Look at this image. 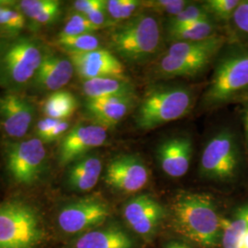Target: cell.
Here are the masks:
<instances>
[{
  "instance_id": "19",
  "label": "cell",
  "mask_w": 248,
  "mask_h": 248,
  "mask_svg": "<svg viewBox=\"0 0 248 248\" xmlns=\"http://www.w3.org/2000/svg\"><path fill=\"white\" fill-rule=\"evenodd\" d=\"M73 248H133V241L123 229L111 226L86 232L77 239Z\"/></svg>"
},
{
  "instance_id": "34",
  "label": "cell",
  "mask_w": 248,
  "mask_h": 248,
  "mask_svg": "<svg viewBox=\"0 0 248 248\" xmlns=\"http://www.w3.org/2000/svg\"><path fill=\"white\" fill-rule=\"evenodd\" d=\"M232 20L235 29L244 35L248 36V0L240 1Z\"/></svg>"
},
{
  "instance_id": "29",
  "label": "cell",
  "mask_w": 248,
  "mask_h": 248,
  "mask_svg": "<svg viewBox=\"0 0 248 248\" xmlns=\"http://www.w3.org/2000/svg\"><path fill=\"white\" fill-rule=\"evenodd\" d=\"M212 18H213L202 8V6L187 5L177 16L169 18L167 30L184 26L198 21L211 20Z\"/></svg>"
},
{
  "instance_id": "35",
  "label": "cell",
  "mask_w": 248,
  "mask_h": 248,
  "mask_svg": "<svg viewBox=\"0 0 248 248\" xmlns=\"http://www.w3.org/2000/svg\"><path fill=\"white\" fill-rule=\"evenodd\" d=\"M106 5V1L103 0H78L74 3L75 9L78 14L87 16L92 11L99 9Z\"/></svg>"
},
{
  "instance_id": "20",
  "label": "cell",
  "mask_w": 248,
  "mask_h": 248,
  "mask_svg": "<svg viewBox=\"0 0 248 248\" xmlns=\"http://www.w3.org/2000/svg\"><path fill=\"white\" fill-rule=\"evenodd\" d=\"M101 172L100 158L97 155H86L74 162L68 170V185L76 191H89L98 184Z\"/></svg>"
},
{
  "instance_id": "15",
  "label": "cell",
  "mask_w": 248,
  "mask_h": 248,
  "mask_svg": "<svg viewBox=\"0 0 248 248\" xmlns=\"http://www.w3.org/2000/svg\"><path fill=\"white\" fill-rule=\"evenodd\" d=\"M33 117V108L25 98L16 94L0 98V119L5 132L11 137L26 134Z\"/></svg>"
},
{
  "instance_id": "1",
  "label": "cell",
  "mask_w": 248,
  "mask_h": 248,
  "mask_svg": "<svg viewBox=\"0 0 248 248\" xmlns=\"http://www.w3.org/2000/svg\"><path fill=\"white\" fill-rule=\"evenodd\" d=\"M171 212L174 227L179 234L204 248L217 245L222 219L211 196L180 193L173 201Z\"/></svg>"
},
{
  "instance_id": "9",
  "label": "cell",
  "mask_w": 248,
  "mask_h": 248,
  "mask_svg": "<svg viewBox=\"0 0 248 248\" xmlns=\"http://www.w3.org/2000/svg\"><path fill=\"white\" fill-rule=\"evenodd\" d=\"M110 215L108 205L98 198H86L67 204L58 215L61 230L75 234L95 229Z\"/></svg>"
},
{
  "instance_id": "40",
  "label": "cell",
  "mask_w": 248,
  "mask_h": 248,
  "mask_svg": "<svg viewBox=\"0 0 248 248\" xmlns=\"http://www.w3.org/2000/svg\"><path fill=\"white\" fill-rule=\"evenodd\" d=\"M165 248H190V247H188L185 243L174 241V242L169 243Z\"/></svg>"
},
{
  "instance_id": "6",
  "label": "cell",
  "mask_w": 248,
  "mask_h": 248,
  "mask_svg": "<svg viewBox=\"0 0 248 248\" xmlns=\"http://www.w3.org/2000/svg\"><path fill=\"white\" fill-rule=\"evenodd\" d=\"M240 164V151L235 134L229 129L215 133L204 146L200 162L202 177L228 181L235 177Z\"/></svg>"
},
{
  "instance_id": "25",
  "label": "cell",
  "mask_w": 248,
  "mask_h": 248,
  "mask_svg": "<svg viewBox=\"0 0 248 248\" xmlns=\"http://www.w3.org/2000/svg\"><path fill=\"white\" fill-rule=\"evenodd\" d=\"M216 26L211 20L198 21L184 26L177 27L175 29L167 30L168 40L174 43H184V42H195L208 39L216 35Z\"/></svg>"
},
{
  "instance_id": "31",
  "label": "cell",
  "mask_w": 248,
  "mask_h": 248,
  "mask_svg": "<svg viewBox=\"0 0 248 248\" xmlns=\"http://www.w3.org/2000/svg\"><path fill=\"white\" fill-rule=\"evenodd\" d=\"M98 30V27L91 23L87 17L81 14H75L68 19L59 36H76L92 34Z\"/></svg>"
},
{
  "instance_id": "38",
  "label": "cell",
  "mask_w": 248,
  "mask_h": 248,
  "mask_svg": "<svg viewBox=\"0 0 248 248\" xmlns=\"http://www.w3.org/2000/svg\"><path fill=\"white\" fill-rule=\"evenodd\" d=\"M61 122V120H56L53 118H46L44 120H41L37 125V134L42 139L45 135L49 133L51 130Z\"/></svg>"
},
{
  "instance_id": "18",
  "label": "cell",
  "mask_w": 248,
  "mask_h": 248,
  "mask_svg": "<svg viewBox=\"0 0 248 248\" xmlns=\"http://www.w3.org/2000/svg\"><path fill=\"white\" fill-rule=\"evenodd\" d=\"M215 56L201 55V56H170L165 54L160 60L157 71L161 76L167 78H186L194 77L204 71Z\"/></svg>"
},
{
  "instance_id": "11",
  "label": "cell",
  "mask_w": 248,
  "mask_h": 248,
  "mask_svg": "<svg viewBox=\"0 0 248 248\" xmlns=\"http://www.w3.org/2000/svg\"><path fill=\"white\" fill-rule=\"evenodd\" d=\"M166 210L147 194L133 197L124 208V218L129 227L145 239L151 238L159 227Z\"/></svg>"
},
{
  "instance_id": "12",
  "label": "cell",
  "mask_w": 248,
  "mask_h": 248,
  "mask_svg": "<svg viewBox=\"0 0 248 248\" xmlns=\"http://www.w3.org/2000/svg\"><path fill=\"white\" fill-rule=\"evenodd\" d=\"M106 128L98 124H79L68 131L62 138L59 161L62 166L76 162L87 155L89 151L106 142Z\"/></svg>"
},
{
  "instance_id": "24",
  "label": "cell",
  "mask_w": 248,
  "mask_h": 248,
  "mask_svg": "<svg viewBox=\"0 0 248 248\" xmlns=\"http://www.w3.org/2000/svg\"><path fill=\"white\" fill-rule=\"evenodd\" d=\"M18 6L23 14L40 24L53 22L61 12V3L56 0H23Z\"/></svg>"
},
{
  "instance_id": "10",
  "label": "cell",
  "mask_w": 248,
  "mask_h": 248,
  "mask_svg": "<svg viewBox=\"0 0 248 248\" xmlns=\"http://www.w3.org/2000/svg\"><path fill=\"white\" fill-rule=\"evenodd\" d=\"M105 181L117 191L133 194L146 186L149 181V171L140 157L124 155L108 163Z\"/></svg>"
},
{
  "instance_id": "32",
  "label": "cell",
  "mask_w": 248,
  "mask_h": 248,
  "mask_svg": "<svg viewBox=\"0 0 248 248\" xmlns=\"http://www.w3.org/2000/svg\"><path fill=\"white\" fill-rule=\"evenodd\" d=\"M187 3L185 0H151L142 1V6L155 12L167 14L172 18L185 9L188 5Z\"/></svg>"
},
{
  "instance_id": "16",
  "label": "cell",
  "mask_w": 248,
  "mask_h": 248,
  "mask_svg": "<svg viewBox=\"0 0 248 248\" xmlns=\"http://www.w3.org/2000/svg\"><path fill=\"white\" fill-rule=\"evenodd\" d=\"M133 100L134 95L88 99L86 108L98 125L109 128L114 127L128 114L133 107Z\"/></svg>"
},
{
  "instance_id": "7",
  "label": "cell",
  "mask_w": 248,
  "mask_h": 248,
  "mask_svg": "<svg viewBox=\"0 0 248 248\" xmlns=\"http://www.w3.org/2000/svg\"><path fill=\"white\" fill-rule=\"evenodd\" d=\"M43 53L36 43L19 39L8 45L0 53V78L6 84L22 86L35 78Z\"/></svg>"
},
{
  "instance_id": "42",
  "label": "cell",
  "mask_w": 248,
  "mask_h": 248,
  "mask_svg": "<svg viewBox=\"0 0 248 248\" xmlns=\"http://www.w3.org/2000/svg\"><path fill=\"white\" fill-rule=\"evenodd\" d=\"M13 2H11V1H5V0H0V8L1 7H7V6H9L10 4H12Z\"/></svg>"
},
{
  "instance_id": "41",
  "label": "cell",
  "mask_w": 248,
  "mask_h": 248,
  "mask_svg": "<svg viewBox=\"0 0 248 248\" xmlns=\"http://www.w3.org/2000/svg\"><path fill=\"white\" fill-rule=\"evenodd\" d=\"M238 248H248V232L241 240Z\"/></svg>"
},
{
  "instance_id": "28",
  "label": "cell",
  "mask_w": 248,
  "mask_h": 248,
  "mask_svg": "<svg viewBox=\"0 0 248 248\" xmlns=\"http://www.w3.org/2000/svg\"><path fill=\"white\" fill-rule=\"evenodd\" d=\"M142 6V1L138 0H108L107 13L112 20L121 22L128 20Z\"/></svg>"
},
{
  "instance_id": "39",
  "label": "cell",
  "mask_w": 248,
  "mask_h": 248,
  "mask_svg": "<svg viewBox=\"0 0 248 248\" xmlns=\"http://www.w3.org/2000/svg\"><path fill=\"white\" fill-rule=\"evenodd\" d=\"M243 121H244V127L246 133V140L248 146V100L245 103L243 108Z\"/></svg>"
},
{
  "instance_id": "30",
  "label": "cell",
  "mask_w": 248,
  "mask_h": 248,
  "mask_svg": "<svg viewBox=\"0 0 248 248\" xmlns=\"http://www.w3.org/2000/svg\"><path fill=\"white\" fill-rule=\"evenodd\" d=\"M240 0H207L202 5L212 18L229 20L239 6Z\"/></svg>"
},
{
  "instance_id": "3",
  "label": "cell",
  "mask_w": 248,
  "mask_h": 248,
  "mask_svg": "<svg viewBox=\"0 0 248 248\" xmlns=\"http://www.w3.org/2000/svg\"><path fill=\"white\" fill-rule=\"evenodd\" d=\"M160 44L159 22L146 13L134 15L111 35V45L116 53L132 63L149 61L158 52Z\"/></svg>"
},
{
  "instance_id": "5",
  "label": "cell",
  "mask_w": 248,
  "mask_h": 248,
  "mask_svg": "<svg viewBox=\"0 0 248 248\" xmlns=\"http://www.w3.org/2000/svg\"><path fill=\"white\" fill-rule=\"evenodd\" d=\"M40 216L28 204H0V248H35L44 237Z\"/></svg>"
},
{
  "instance_id": "26",
  "label": "cell",
  "mask_w": 248,
  "mask_h": 248,
  "mask_svg": "<svg viewBox=\"0 0 248 248\" xmlns=\"http://www.w3.org/2000/svg\"><path fill=\"white\" fill-rule=\"evenodd\" d=\"M78 108V100L69 91L58 90L45 101V115L48 118L64 121L70 117Z\"/></svg>"
},
{
  "instance_id": "37",
  "label": "cell",
  "mask_w": 248,
  "mask_h": 248,
  "mask_svg": "<svg viewBox=\"0 0 248 248\" xmlns=\"http://www.w3.org/2000/svg\"><path fill=\"white\" fill-rule=\"evenodd\" d=\"M107 14L108 13H107L106 5H105L99 9L92 11L85 17H87L91 23H93L95 26L98 27L99 29L100 27L103 26L106 23Z\"/></svg>"
},
{
  "instance_id": "22",
  "label": "cell",
  "mask_w": 248,
  "mask_h": 248,
  "mask_svg": "<svg viewBox=\"0 0 248 248\" xmlns=\"http://www.w3.org/2000/svg\"><path fill=\"white\" fill-rule=\"evenodd\" d=\"M224 43V37L218 34L202 41L174 43L170 45L166 54L178 57L201 55L216 56L222 50Z\"/></svg>"
},
{
  "instance_id": "27",
  "label": "cell",
  "mask_w": 248,
  "mask_h": 248,
  "mask_svg": "<svg viewBox=\"0 0 248 248\" xmlns=\"http://www.w3.org/2000/svg\"><path fill=\"white\" fill-rule=\"evenodd\" d=\"M57 42L69 54L88 53L99 49V40L93 34L59 36Z\"/></svg>"
},
{
  "instance_id": "33",
  "label": "cell",
  "mask_w": 248,
  "mask_h": 248,
  "mask_svg": "<svg viewBox=\"0 0 248 248\" xmlns=\"http://www.w3.org/2000/svg\"><path fill=\"white\" fill-rule=\"evenodd\" d=\"M25 25L24 16L16 10L7 7L0 8V27L9 31H19Z\"/></svg>"
},
{
  "instance_id": "8",
  "label": "cell",
  "mask_w": 248,
  "mask_h": 248,
  "mask_svg": "<svg viewBox=\"0 0 248 248\" xmlns=\"http://www.w3.org/2000/svg\"><path fill=\"white\" fill-rule=\"evenodd\" d=\"M46 150L39 138L12 144L7 153L8 169L19 184L29 185L39 178L45 167Z\"/></svg>"
},
{
  "instance_id": "2",
  "label": "cell",
  "mask_w": 248,
  "mask_h": 248,
  "mask_svg": "<svg viewBox=\"0 0 248 248\" xmlns=\"http://www.w3.org/2000/svg\"><path fill=\"white\" fill-rule=\"evenodd\" d=\"M248 92V47L234 48L223 54L215 66L202 103L215 108Z\"/></svg>"
},
{
  "instance_id": "14",
  "label": "cell",
  "mask_w": 248,
  "mask_h": 248,
  "mask_svg": "<svg viewBox=\"0 0 248 248\" xmlns=\"http://www.w3.org/2000/svg\"><path fill=\"white\" fill-rule=\"evenodd\" d=\"M192 153L193 143L190 137L181 135L169 138L157 148L160 168L169 177H183L189 169Z\"/></svg>"
},
{
  "instance_id": "21",
  "label": "cell",
  "mask_w": 248,
  "mask_h": 248,
  "mask_svg": "<svg viewBox=\"0 0 248 248\" xmlns=\"http://www.w3.org/2000/svg\"><path fill=\"white\" fill-rule=\"evenodd\" d=\"M83 91L88 99L134 95L133 85L124 78H101L85 80Z\"/></svg>"
},
{
  "instance_id": "4",
  "label": "cell",
  "mask_w": 248,
  "mask_h": 248,
  "mask_svg": "<svg viewBox=\"0 0 248 248\" xmlns=\"http://www.w3.org/2000/svg\"><path fill=\"white\" fill-rule=\"evenodd\" d=\"M191 90L180 86L152 89L142 99L135 116L137 127L149 131L186 116L191 109Z\"/></svg>"
},
{
  "instance_id": "36",
  "label": "cell",
  "mask_w": 248,
  "mask_h": 248,
  "mask_svg": "<svg viewBox=\"0 0 248 248\" xmlns=\"http://www.w3.org/2000/svg\"><path fill=\"white\" fill-rule=\"evenodd\" d=\"M69 129V124L65 121H61L59 124H57L53 130H51L49 133L45 135L41 140L43 142H53L61 138L62 135L64 136L65 133Z\"/></svg>"
},
{
  "instance_id": "23",
  "label": "cell",
  "mask_w": 248,
  "mask_h": 248,
  "mask_svg": "<svg viewBox=\"0 0 248 248\" xmlns=\"http://www.w3.org/2000/svg\"><path fill=\"white\" fill-rule=\"evenodd\" d=\"M223 248H238L240 242L248 232V203L239 207L232 219H222Z\"/></svg>"
},
{
  "instance_id": "13",
  "label": "cell",
  "mask_w": 248,
  "mask_h": 248,
  "mask_svg": "<svg viewBox=\"0 0 248 248\" xmlns=\"http://www.w3.org/2000/svg\"><path fill=\"white\" fill-rule=\"evenodd\" d=\"M70 60L81 78L84 80L117 78H124V66L121 61L105 49L88 53L70 54Z\"/></svg>"
},
{
  "instance_id": "17",
  "label": "cell",
  "mask_w": 248,
  "mask_h": 248,
  "mask_svg": "<svg viewBox=\"0 0 248 248\" xmlns=\"http://www.w3.org/2000/svg\"><path fill=\"white\" fill-rule=\"evenodd\" d=\"M75 72L70 58L55 54L44 55L35 75L36 84L42 89L58 91L68 84Z\"/></svg>"
}]
</instances>
